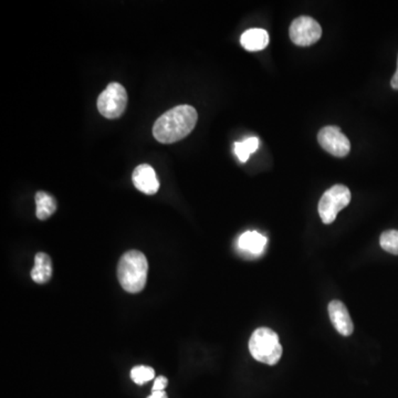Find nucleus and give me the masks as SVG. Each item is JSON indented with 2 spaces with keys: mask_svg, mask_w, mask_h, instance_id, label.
I'll use <instances>...</instances> for the list:
<instances>
[{
  "mask_svg": "<svg viewBox=\"0 0 398 398\" xmlns=\"http://www.w3.org/2000/svg\"><path fill=\"white\" fill-rule=\"evenodd\" d=\"M197 120V111L193 106H175L156 121L153 128L154 138L160 143H175L193 132Z\"/></svg>",
  "mask_w": 398,
  "mask_h": 398,
  "instance_id": "obj_1",
  "label": "nucleus"
},
{
  "mask_svg": "<svg viewBox=\"0 0 398 398\" xmlns=\"http://www.w3.org/2000/svg\"><path fill=\"white\" fill-rule=\"evenodd\" d=\"M148 263L144 253L131 250L124 253L118 265V278L121 286L130 293L143 290L148 279Z\"/></svg>",
  "mask_w": 398,
  "mask_h": 398,
  "instance_id": "obj_2",
  "label": "nucleus"
},
{
  "mask_svg": "<svg viewBox=\"0 0 398 398\" xmlns=\"http://www.w3.org/2000/svg\"><path fill=\"white\" fill-rule=\"evenodd\" d=\"M249 350L255 361L276 365L282 356V346L278 334L269 328H259L249 340Z\"/></svg>",
  "mask_w": 398,
  "mask_h": 398,
  "instance_id": "obj_3",
  "label": "nucleus"
},
{
  "mask_svg": "<svg viewBox=\"0 0 398 398\" xmlns=\"http://www.w3.org/2000/svg\"><path fill=\"white\" fill-rule=\"evenodd\" d=\"M350 191L346 186L334 185L324 194L319 201V215L326 225H330L336 216L350 203Z\"/></svg>",
  "mask_w": 398,
  "mask_h": 398,
  "instance_id": "obj_4",
  "label": "nucleus"
},
{
  "mask_svg": "<svg viewBox=\"0 0 398 398\" xmlns=\"http://www.w3.org/2000/svg\"><path fill=\"white\" fill-rule=\"evenodd\" d=\"M128 106V93L120 83L113 82L106 87L98 99V110L104 118H118Z\"/></svg>",
  "mask_w": 398,
  "mask_h": 398,
  "instance_id": "obj_5",
  "label": "nucleus"
},
{
  "mask_svg": "<svg viewBox=\"0 0 398 398\" xmlns=\"http://www.w3.org/2000/svg\"><path fill=\"white\" fill-rule=\"evenodd\" d=\"M289 35L294 45L309 47L320 40L322 28L314 18L301 16L291 23Z\"/></svg>",
  "mask_w": 398,
  "mask_h": 398,
  "instance_id": "obj_6",
  "label": "nucleus"
},
{
  "mask_svg": "<svg viewBox=\"0 0 398 398\" xmlns=\"http://www.w3.org/2000/svg\"><path fill=\"white\" fill-rule=\"evenodd\" d=\"M318 140L321 148L336 157H346L350 153V140L336 126L321 128L318 134Z\"/></svg>",
  "mask_w": 398,
  "mask_h": 398,
  "instance_id": "obj_7",
  "label": "nucleus"
},
{
  "mask_svg": "<svg viewBox=\"0 0 398 398\" xmlns=\"http://www.w3.org/2000/svg\"><path fill=\"white\" fill-rule=\"evenodd\" d=\"M328 316L336 330L341 336H350L354 326L346 304L342 301L333 300L328 303Z\"/></svg>",
  "mask_w": 398,
  "mask_h": 398,
  "instance_id": "obj_8",
  "label": "nucleus"
},
{
  "mask_svg": "<svg viewBox=\"0 0 398 398\" xmlns=\"http://www.w3.org/2000/svg\"><path fill=\"white\" fill-rule=\"evenodd\" d=\"M133 184L138 191L146 195H154L160 188V182L155 170L148 164H142L134 170L132 175Z\"/></svg>",
  "mask_w": 398,
  "mask_h": 398,
  "instance_id": "obj_9",
  "label": "nucleus"
},
{
  "mask_svg": "<svg viewBox=\"0 0 398 398\" xmlns=\"http://www.w3.org/2000/svg\"><path fill=\"white\" fill-rule=\"evenodd\" d=\"M241 45L245 50L260 51L269 43V35L263 29H249L241 35Z\"/></svg>",
  "mask_w": 398,
  "mask_h": 398,
  "instance_id": "obj_10",
  "label": "nucleus"
},
{
  "mask_svg": "<svg viewBox=\"0 0 398 398\" xmlns=\"http://www.w3.org/2000/svg\"><path fill=\"white\" fill-rule=\"evenodd\" d=\"M52 276V262L47 253H39L35 257V267L31 271V278L35 283L43 284Z\"/></svg>",
  "mask_w": 398,
  "mask_h": 398,
  "instance_id": "obj_11",
  "label": "nucleus"
},
{
  "mask_svg": "<svg viewBox=\"0 0 398 398\" xmlns=\"http://www.w3.org/2000/svg\"><path fill=\"white\" fill-rule=\"evenodd\" d=\"M265 245H267V238L257 231H245L238 241L239 248L253 255L262 253Z\"/></svg>",
  "mask_w": 398,
  "mask_h": 398,
  "instance_id": "obj_12",
  "label": "nucleus"
},
{
  "mask_svg": "<svg viewBox=\"0 0 398 398\" xmlns=\"http://www.w3.org/2000/svg\"><path fill=\"white\" fill-rule=\"evenodd\" d=\"M35 205H37L35 215L40 221L48 219L57 211V201L55 198L45 192H38L35 194Z\"/></svg>",
  "mask_w": 398,
  "mask_h": 398,
  "instance_id": "obj_13",
  "label": "nucleus"
},
{
  "mask_svg": "<svg viewBox=\"0 0 398 398\" xmlns=\"http://www.w3.org/2000/svg\"><path fill=\"white\" fill-rule=\"evenodd\" d=\"M259 140L255 136L247 138L243 142H237L235 143V153L237 157L239 158L241 163H245L248 160L249 156L251 153H255V150H258Z\"/></svg>",
  "mask_w": 398,
  "mask_h": 398,
  "instance_id": "obj_14",
  "label": "nucleus"
},
{
  "mask_svg": "<svg viewBox=\"0 0 398 398\" xmlns=\"http://www.w3.org/2000/svg\"><path fill=\"white\" fill-rule=\"evenodd\" d=\"M380 245L387 253L398 255V231H384L380 238Z\"/></svg>",
  "mask_w": 398,
  "mask_h": 398,
  "instance_id": "obj_15",
  "label": "nucleus"
},
{
  "mask_svg": "<svg viewBox=\"0 0 398 398\" xmlns=\"http://www.w3.org/2000/svg\"><path fill=\"white\" fill-rule=\"evenodd\" d=\"M155 377V372L150 366H136L131 372V378L138 385H143L146 382H150Z\"/></svg>",
  "mask_w": 398,
  "mask_h": 398,
  "instance_id": "obj_16",
  "label": "nucleus"
},
{
  "mask_svg": "<svg viewBox=\"0 0 398 398\" xmlns=\"http://www.w3.org/2000/svg\"><path fill=\"white\" fill-rule=\"evenodd\" d=\"M167 384V378L164 377V376H160V377L156 378L155 382H154L153 392L164 391Z\"/></svg>",
  "mask_w": 398,
  "mask_h": 398,
  "instance_id": "obj_17",
  "label": "nucleus"
},
{
  "mask_svg": "<svg viewBox=\"0 0 398 398\" xmlns=\"http://www.w3.org/2000/svg\"><path fill=\"white\" fill-rule=\"evenodd\" d=\"M392 88L394 90H398V58H397V70H396L395 74L393 75L391 81Z\"/></svg>",
  "mask_w": 398,
  "mask_h": 398,
  "instance_id": "obj_18",
  "label": "nucleus"
},
{
  "mask_svg": "<svg viewBox=\"0 0 398 398\" xmlns=\"http://www.w3.org/2000/svg\"><path fill=\"white\" fill-rule=\"evenodd\" d=\"M148 398H167V394L165 393V391L153 392Z\"/></svg>",
  "mask_w": 398,
  "mask_h": 398,
  "instance_id": "obj_19",
  "label": "nucleus"
}]
</instances>
